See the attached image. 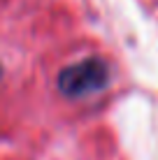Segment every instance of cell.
Masks as SVG:
<instances>
[{
	"label": "cell",
	"instance_id": "cell-1",
	"mask_svg": "<svg viewBox=\"0 0 158 160\" xmlns=\"http://www.w3.org/2000/svg\"><path fill=\"white\" fill-rule=\"evenodd\" d=\"M107 84H110V65L100 56L81 58L63 68V72L58 74V91L72 100L100 93L102 88H107Z\"/></svg>",
	"mask_w": 158,
	"mask_h": 160
},
{
	"label": "cell",
	"instance_id": "cell-2",
	"mask_svg": "<svg viewBox=\"0 0 158 160\" xmlns=\"http://www.w3.org/2000/svg\"><path fill=\"white\" fill-rule=\"evenodd\" d=\"M0 74H3V65H0Z\"/></svg>",
	"mask_w": 158,
	"mask_h": 160
}]
</instances>
